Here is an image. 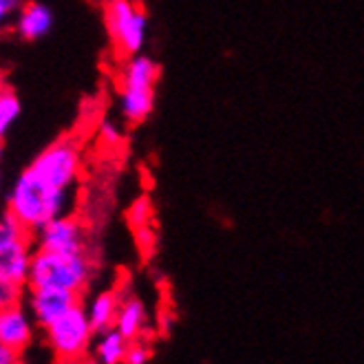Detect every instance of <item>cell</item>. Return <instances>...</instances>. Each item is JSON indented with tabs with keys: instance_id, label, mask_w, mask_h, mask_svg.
<instances>
[{
	"instance_id": "6da1fadb",
	"label": "cell",
	"mask_w": 364,
	"mask_h": 364,
	"mask_svg": "<svg viewBox=\"0 0 364 364\" xmlns=\"http://www.w3.org/2000/svg\"><path fill=\"white\" fill-rule=\"evenodd\" d=\"M67 201L69 192L51 190L38 181L29 170H25L9 192L7 212L27 232L36 234L42 225H47L55 217H62L67 210Z\"/></svg>"
},
{
	"instance_id": "7a4b0ae2",
	"label": "cell",
	"mask_w": 364,
	"mask_h": 364,
	"mask_svg": "<svg viewBox=\"0 0 364 364\" xmlns=\"http://www.w3.org/2000/svg\"><path fill=\"white\" fill-rule=\"evenodd\" d=\"M91 261L87 252L82 254H60L49 250L33 252L27 287H51L84 294L91 281Z\"/></svg>"
},
{
	"instance_id": "3957f363",
	"label": "cell",
	"mask_w": 364,
	"mask_h": 364,
	"mask_svg": "<svg viewBox=\"0 0 364 364\" xmlns=\"http://www.w3.org/2000/svg\"><path fill=\"white\" fill-rule=\"evenodd\" d=\"M45 336H47V345L51 347L60 364H71L75 360L87 358L95 340V331L89 323L87 309H84L82 303L71 307L60 318H55L51 325H47Z\"/></svg>"
},
{
	"instance_id": "277c9868",
	"label": "cell",
	"mask_w": 364,
	"mask_h": 364,
	"mask_svg": "<svg viewBox=\"0 0 364 364\" xmlns=\"http://www.w3.org/2000/svg\"><path fill=\"white\" fill-rule=\"evenodd\" d=\"M29 173L51 190L69 192L82 173V148L75 137H62L45 148L33 164L27 168Z\"/></svg>"
},
{
	"instance_id": "5b68a950",
	"label": "cell",
	"mask_w": 364,
	"mask_h": 364,
	"mask_svg": "<svg viewBox=\"0 0 364 364\" xmlns=\"http://www.w3.org/2000/svg\"><path fill=\"white\" fill-rule=\"evenodd\" d=\"M106 29L122 58L137 55L146 42L148 18L133 0H106Z\"/></svg>"
},
{
	"instance_id": "8992f818",
	"label": "cell",
	"mask_w": 364,
	"mask_h": 364,
	"mask_svg": "<svg viewBox=\"0 0 364 364\" xmlns=\"http://www.w3.org/2000/svg\"><path fill=\"white\" fill-rule=\"evenodd\" d=\"M33 239L38 241V250H49L60 254H82L87 252V234L84 225L69 214H62L42 225Z\"/></svg>"
},
{
	"instance_id": "52a82bcc",
	"label": "cell",
	"mask_w": 364,
	"mask_h": 364,
	"mask_svg": "<svg viewBox=\"0 0 364 364\" xmlns=\"http://www.w3.org/2000/svg\"><path fill=\"white\" fill-rule=\"evenodd\" d=\"M33 259V234L23 232L0 241V281L27 285Z\"/></svg>"
},
{
	"instance_id": "ba28073f",
	"label": "cell",
	"mask_w": 364,
	"mask_h": 364,
	"mask_svg": "<svg viewBox=\"0 0 364 364\" xmlns=\"http://www.w3.org/2000/svg\"><path fill=\"white\" fill-rule=\"evenodd\" d=\"M82 296L64 289H51V287H27V309L33 316L36 325L45 329L51 325L55 318L67 314L71 307L80 305Z\"/></svg>"
},
{
	"instance_id": "9c48e42d",
	"label": "cell",
	"mask_w": 364,
	"mask_h": 364,
	"mask_svg": "<svg viewBox=\"0 0 364 364\" xmlns=\"http://www.w3.org/2000/svg\"><path fill=\"white\" fill-rule=\"evenodd\" d=\"M36 320L27 307L11 305L0 307V345L11 349L14 353H23L33 340Z\"/></svg>"
},
{
	"instance_id": "30bf717a",
	"label": "cell",
	"mask_w": 364,
	"mask_h": 364,
	"mask_svg": "<svg viewBox=\"0 0 364 364\" xmlns=\"http://www.w3.org/2000/svg\"><path fill=\"white\" fill-rule=\"evenodd\" d=\"M115 329L126 340H141L148 329V311L137 296H122L115 318Z\"/></svg>"
},
{
	"instance_id": "8fae6325",
	"label": "cell",
	"mask_w": 364,
	"mask_h": 364,
	"mask_svg": "<svg viewBox=\"0 0 364 364\" xmlns=\"http://www.w3.org/2000/svg\"><path fill=\"white\" fill-rule=\"evenodd\" d=\"M122 303V296L115 289H106L100 291L91 298V303L84 307L89 316V323L93 327L95 333L113 329L115 327V318H117V309Z\"/></svg>"
},
{
	"instance_id": "7c38bea8",
	"label": "cell",
	"mask_w": 364,
	"mask_h": 364,
	"mask_svg": "<svg viewBox=\"0 0 364 364\" xmlns=\"http://www.w3.org/2000/svg\"><path fill=\"white\" fill-rule=\"evenodd\" d=\"M51 23H53V16L45 5L27 3L18 11L16 29L25 40H38L51 29Z\"/></svg>"
},
{
	"instance_id": "4fadbf2b",
	"label": "cell",
	"mask_w": 364,
	"mask_h": 364,
	"mask_svg": "<svg viewBox=\"0 0 364 364\" xmlns=\"http://www.w3.org/2000/svg\"><path fill=\"white\" fill-rule=\"evenodd\" d=\"M97 338L93 340V360L97 364H124L128 345L131 340H126L115 327L95 333Z\"/></svg>"
},
{
	"instance_id": "5bb4252c",
	"label": "cell",
	"mask_w": 364,
	"mask_h": 364,
	"mask_svg": "<svg viewBox=\"0 0 364 364\" xmlns=\"http://www.w3.org/2000/svg\"><path fill=\"white\" fill-rule=\"evenodd\" d=\"M122 113L131 124L144 122L155 109V89H122Z\"/></svg>"
},
{
	"instance_id": "9a60e30c",
	"label": "cell",
	"mask_w": 364,
	"mask_h": 364,
	"mask_svg": "<svg viewBox=\"0 0 364 364\" xmlns=\"http://www.w3.org/2000/svg\"><path fill=\"white\" fill-rule=\"evenodd\" d=\"M20 113V102L18 95L14 93V89L9 84L0 82V141L7 135V131L11 128V124L16 122Z\"/></svg>"
},
{
	"instance_id": "2e32d148",
	"label": "cell",
	"mask_w": 364,
	"mask_h": 364,
	"mask_svg": "<svg viewBox=\"0 0 364 364\" xmlns=\"http://www.w3.org/2000/svg\"><path fill=\"white\" fill-rule=\"evenodd\" d=\"M151 360H153V349L141 338V340H133L131 345H128L124 364H151Z\"/></svg>"
},
{
	"instance_id": "e0dca14e",
	"label": "cell",
	"mask_w": 364,
	"mask_h": 364,
	"mask_svg": "<svg viewBox=\"0 0 364 364\" xmlns=\"http://www.w3.org/2000/svg\"><path fill=\"white\" fill-rule=\"evenodd\" d=\"M25 296H27V285L0 281V307L20 305L25 301Z\"/></svg>"
},
{
	"instance_id": "ac0fdd59",
	"label": "cell",
	"mask_w": 364,
	"mask_h": 364,
	"mask_svg": "<svg viewBox=\"0 0 364 364\" xmlns=\"http://www.w3.org/2000/svg\"><path fill=\"white\" fill-rule=\"evenodd\" d=\"M153 208L148 203V199H139L133 208H131V223L135 225V230H146L148 221H151Z\"/></svg>"
},
{
	"instance_id": "d6986e66",
	"label": "cell",
	"mask_w": 364,
	"mask_h": 364,
	"mask_svg": "<svg viewBox=\"0 0 364 364\" xmlns=\"http://www.w3.org/2000/svg\"><path fill=\"white\" fill-rule=\"evenodd\" d=\"M16 11H20L18 0H0V31L9 25V20L14 18Z\"/></svg>"
},
{
	"instance_id": "ffe728a7",
	"label": "cell",
	"mask_w": 364,
	"mask_h": 364,
	"mask_svg": "<svg viewBox=\"0 0 364 364\" xmlns=\"http://www.w3.org/2000/svg\"><path fill=\"white\" fill-rule=\"evenodd\" d=\"M0 364H18V353L0 345Z\"/></svg>"
},
{
	"instance_id": "44dd1931",
	"label": "cell",
	"mask_w": 364,
	"mask_h": 364,
	"mask_svg": "<svg viewBox=\"0 0 364 364\" xmlns=\"http://www.w3.org/2000/svg\"><path fill=\"white\" fill-rule=\"evenodd\" d=\"M71 364H97V362H95L93 358H89V355H87V358H82V360H75V362H71Z\"/></svg>"
},
{
	"instance_id": "7402d4cb",
	"label": "cell",
	"mask_w": 364,
	"mask_h": 364,
	"mask_svg": "<svg viewBox=\"0 0 364 364\" xmlns=\"http://www.w3.org/2000/svg\"><path fill=\"white\" fill-rule=\"evenodd\" d=\"M0 168H3V146H0ZM0 175H3V170H0ZM3 179V177H0Z\"/></svg>"
},
{
	"instance_id": "603a6c76",
	"label": "cell",
	"mask_w": 364,
	"mask_h": 364,
	"mask_svg": "<svg viewBox=\"0 0 364 364\" xmlns=\"http://www.w3.org/2000/svg\"><path fill=\"white\" fill-rule=\"evenodd\" d=\"M104 3H106V0H104Z\"/></svg>"
}]
</instances>
